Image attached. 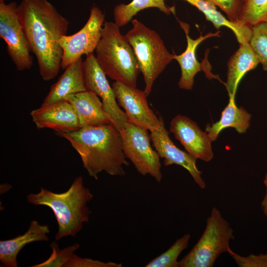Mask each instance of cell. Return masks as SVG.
Instances as JSON below:
<instances>
[{
    "mask_svg": "<svg viewBox=\"0 0 267 267\" xmlns=\"http://www.w3.org/2000/svg\"><path fill=\"white\" fill-rule=\"evenodd\" d=\"M17 12L42 79H53L61 68L63 49L59 42L67 35L69 21L47 0H22Z\"/></svg>",
    "mask_w": 267,
    "mask_h": 267,
    "instance_id": "obj_1",
    "label": "cell"
},
{
    "mask_svg": "<svg viewBox=\"0 0 267 267\" xmlns=\"http://www.w3.org/2000/svg\"><path fill=\"white\" fill-rule=\"evenodd\" d=\"M59 134L70 142L89 176L95 179L102 171L112 176L125 175L124 166L129 163L123 151L120 133L112 123Z\"/></svg>",
    "mask_w": 267,
    "mask_h": 267,
    "instance_id": "obj_2",
    "label": "cell"
},
{
    "mask_svg": "<svg viewBox=\"0 0 267 267\" xmlns=\"http://www.w3.org/2000/svg\"><path fill=\"white\" fill-rule=\"evenodd\" d=\"M93 198L89 189L84 186L83 178H75L70 188L62 193H54L41 187L39 192L27 195V201L35 206L48 207L53 212L58 223L55 240L71 235L75 237L88 222L91 213L87 205Z\"/></svg>",
    "mask_w": 267,
    "mask_h": 267,
    "instance_id": "obj_3",
    "label": "cell"
},
{
    "mask_svg": "<svg viewBox=\"0 0 267 267\" xmlns=\"http://www.w3.org/2000/svg\"><path fill=\"white\" fill-rule=\"evenodd\" d=\"M95 50L97 62L107 76L136 88L140 72L138 65L132 46L115 22H104Z\"/></svg>",
    "mask_w": 267,
    "mask_h": 267,
    "instance_id": "obj_4",
    "label": "cell"
},
{
    "mask_svg": "<svg viewBox=\"0 0 267 267\" xmlns=\"http://www.w3.org/2000/svg\"><path fill=\"white\" fill-rule=\"evenodd\" d=\"M132 23V28L125 36L133 49L148 96L155 81L174 59L175 54L169 52L156 31L135 19Z\"/></svg>",
    "mask_w": 267,
    "mask_h": 267,
    "instance_id": "obj_5",
    "label": "cell"
},
{
    "mask_svg": "<svg viewBox=\"0 0 267 267\" xmlns=\"http://www.w3.org/2000/svg\"><path fill=\"white\" fill-rule=\"evenodd\" d=\"M233 230L220 211L213 207L205 230L191 250L178 263V267H211L218 258L230 249Z\"/></svg>",
    "mask_w": 267,
    "mask_h": 267,
    "instance_id": "obj_6",
    "label": "cell"
},
{
    "mask_svg": "<svg viewBox=\"0 0 267 267\" xmlns=\"http://www.w3.org/2000/svg\"><path fill=\"white\" fill-rule=\"evenodd\" d=\"M119 132L126 158L130 160L140 175H149L157 182H161L162 174L160 157L151 146L148 131L127 122Z\"/></svg>",
    "mask_w": 267,
    "mask_h": 267,
    "instance_id": "obj_7",
    "label": "cell"
},
{
    "mask_svg": "<svg viewBox=\"0 0 267 267\" xmlns=\"http://www.w3.org/2000/svg\"><path fill=\"white\" fill-rule=\"evenodd\" d=\"M15 2L0 3V37L18 71L29 70L33 65L31 50L20 22Z\"/></svg>",
    "mask_w": 267,
    "mask_h": 267,
    "instance_id": "obj_8",
    "label": "cell"
},
{
    "mask_svg": "<svg viewBox=\"0 0 267 267\" xmlns=\"http://www.w3.org/2000/svg\"><path fill=\"white\" fill-rule=\"evenodd\" d=\"M105 14L93 5L88 21L83 27L71 35H64L59 40L63 49L61 68L67 67L81 58L92 53L101 38Z\"/></svg>",
    "mask_w": 267,
    "mask_h": 267,
    "instance_id": "obj_9",
    "label": "cell"
},
{
    "mask_svg": "<svg viewBox=\"0 0 267 267\" xmlns=\"http://www.w3.org/2000/svg\"><path fill=\"white\" fill-rule=\"evenodd\" d=\"M87 90L95 93L101 99L103 108L111 123L120 131L128 122L127 116L119 106L114 91L93 53L86 55L83 61Z\"/></svg>",
    "mask_w": 267,
    "mask_h": 267,
    "instance_id": "obj_10",
    "label": "cell"
},
{
    "mask_svg": "<svg viewBox=\"0 0 267 267\" xmlns=\"http://www.w3.org/2000/svg\"><path fill=\"white\" fill-rule=\"evenodd\" d=\"M117 101L124 110L128 122L150 132L158 129L161 118L150 108L144 90L115 81L112 84Z\"/></svg>",
    "mask_w": 267,
    "mask_h": 267,
    "instance_id": "obj_11",
    "label": "cell"
},
{
    "mask_svg": "<svg viewBox=\"0 0 267 267\" xmlns=\"http://www.w3.org/2000/svg\"><path fill=\"white\" fill-rule=\"evenodd\" d=\"M170 132L186 152L196 159L208 162L213 158L212 142L208 134L190 118L177 115L171 121Z\"/></svg>",
    "mask_w": 267,
    "mask_h": 267,
    "instance_id": "obj_12",
    "label": "cell"
},
{
    "mask_svg": "<svg viewBox=\"0 0 267 267\" xmlns=\"http://www.w3.org/2000/svg\"><path fill=\"white\" fill-rule=\"evenodd\" d=\"M150 136L155 150L160 157L164 159V165L176 164L182 167L189 173L201 188L205 187V182L201 177L202 173L196 165V159L174 144L169 136L162 117L160 127L151 131Z\"/></svg>",
    "mask_w": 267,
    "mask_h": 267,
    "instance_id": "obj_13",
    "label": "cell"
},
{
    "mask_svg": "<svg viewBox=\"0 0 267 267\" xmlns=\"http://www.w3.org/2000/svg\"><path fill=\"white\" fill-rule=\"evenodd\" d=\"M30 115L38 129H51L58 134L72 132L82 128L74 108L66 100L41 106L32 110Z\"/></svg>",
    "mask_w": 267,
    "mask_h": 267,
    "instance_id": "obj_14",
    "label": "cell"
},
{
    "mask_svg": "<svg viewBox=\"0 0 267 267\" xmlns=\"http://www.w3.org/2000/svg\"><path fill=\"white\" fill-rule=\"evenodd\" d=\"M181 28L184 31L187 41L185 51L179 55L175 54L174 59L179 64L181 77L178 85L180 89L191 90L194 85L196 74L202 70V65L197 60L196 50L198 46L207 39L213 37H220L219 31L216 33H209L205 36L201 35L196 39H192L189 35V26L187 23L179 21Z\"/></svg>",
    "mask_w": 267,
    "mask_h": 267,
    "instance_id": "obj_15",
    "label": "cell"
},
{
    "mask_svg": "<svg viewBox=\"0 0 267 267\" xmlns=\"http://www.w3.org/2000/svg\"><path fill=\"white\" fill-rule=\"evenodd\" d=\"M86 90L83 61L81 57L65 69L51 87L41 106L64 100L69 95Z\"/></svg>",
    "mask_w": 267,
    "mask_h": 267,
    "instance_id": "obj_16",
    "label": "cell"
},
{
    "mask_svg": "<svg viewBox=\"0 0 267 267\" xmlns=\"http://www.w3.org/2000/svg\"><path fill=\"white\" fill-rule=\"evenodd\" d=\"M65 100L74 108L82 127L111 123L102 101L94 92L86 90L67 96Z\"/></svg>",
    "mask_w": 267,
    "mask_h": 267,
    "instance_id": "obj_17",
    "label": "cell"
},
{
    "mask_svg": "<svg viewBox=\"0 0 267 267\" xmlns=\"http://www.w3.org/2000/svg\"><path fill=\"white\" fill-rule=\"evenodd\" d=\"M50 230L47 224H40L32 220L27 231L12 239L0 241V261L2 265L17 267V257L19 251L27 244L36 241H47Z\"/></svg>",
    "mask_w": 267,
    "mask_h": 267,
    "instance_id": "obj_18",
    "label": "cell"
},
{
    "mask_svg": "<svg viewBox=\"0 0 267 267\" xmlns=\"http://www.w3.org/2000/svg\"><path fill=\"white\" fill-rule=\"evenodd\" d=\"M260 63L249 42L239 44V48L227 62L225 87L229 96H235L239 83L248 72L255 69Z\"/></svg>",
    "mask_w": 267,
    "mask_h": 267,
    "instance_id": "obj_19",
    "label": "cell"
},
{
    "mask_svg": "<svg viewBox=\"0 0 267 267\" xmlns=\"http://www.w3.org/2000/svg\"><path fill=\"white\" fill-rule=\"evenodd\" d=\"M227 105L222 112L220 119L211 125L208 124L205 132L211 142L217 138L223 129L234 128L239 134H244L250 125L251 115L242 106L237 107L235 102V96H230Z\"/></svg>",
    "mask_w": 267,
    "mask_h": 267,
    "instance_id": "obj_20",
    "label": "cell"
},
{
    "mask_svg": "<svg viewBox=\"0 0 267 267\" xmlns=\"http://www.w3.org/2000/svg\"><path fill=\"white\" fill-rule=\"evenodd\" d=\"M195 6L205 16L217 29L225 26L232 31L239 44L249 42L252 36V27L230 21L219 11L216 6L206 0H184Z\"/></svg>",
    "mask_w": 267,
    "mask_h": 267,
    "instance_id": "obj_21",
    "label": "cell"
},
{
    "mask_svg": "<svg viewBox=\"0 0 267 267\" xmlns=\"http://www.w3.org/2000/svg\"><path fill=\"white\" fill-rule=\"evenodd\" d=\"M150 7L158 8L166 15L175 13V7H169L164 0H133L128 4L120 3L113 10L115 23L120 28L127 24L138 12Z\"/></svg>",
    "mask_w": 267,
    "mask_h": 267,
    "instance_id": "obj_22",
    "label": "cell"
},
{
    "mask_svg": "<svg viewBox=\"0 0 267 267\" xmlns=\"http://www.w3.org/2000/svg\"><path fill=\"white\" fill-rule=\"evenodd\" d=\"M190 235L186 233L178 239L165 252L157 256L145 267H178V258L180 253L187 248Z\"/></svg>",
    "mask_w": 267,
    "mask_h": 267,
    "instance_id": "obj_23",
    "label": "cell"
},
{
    "mask_svg": "<svg viewBox=\"0 0 267 267\" xmlns=\"http://www.w3.org/2000/svg\"><path fill=\"white\" fill-rule=\"evenodd\" d=\"M267 22V0H244L239 23L250 27Z\"/></svg>",
    "mask_w": 267,
    "mask_h": 267,
    "instance_id": "obj_24",
    "label": "cell"
},
{
    "mask_svg": "<svg viewBox=\"0 0 267 267\" xmlns=\"http://www.w3.org/2000/svg\"><path fill=\"white\" fill-rule=\"evenodd\" d=\"M249 43L264 71H267V22H261L252 27Z\"/></svg>",
    "mask_w": 267,
    "mask_h": 267,
    "instance_id": "obj_25",
    "label": "cell"
},
{
    "mask_svg": "<svg viewBox=\"0 0 267 267\" xmlns=\"http://www.w3.org/2000/svg\"><path fill=\"white\" fill-rule=\"evenodd\" d=\"M50 246L52 252L49 257L44 262L32 267H64L65 265L70 260L80 245L78 244H75L60 250L57 243L53 241L50 244Z\"/></svg>",
    "mask_w": 267,
    "mask_h": 267,
    "instance_id": "obj_26",
    "label": "cell"
},
{
    "mask_svg": "<svg viewBox=\"0 0 267 267\" xmlns=\"http://www.w3.org/2000/svg\"><path fill=\"white\" fill-rule=\"evenodd\" d=\"M219 7L230 21L239 23L244 0H206Z\"/></svg>",
    "mask_w": 267,
    "mask_h": 267,
    "instance_id": "obj_27",
    "label": "cell"
},
{
    "mask_svg": "<svg viewBox=\"0 0 267 267\" xmlns=\"http://www.w3.org/2000/svg\"><path fill=\"white\" fill-rule=\"evenodd\" d=\"M227 253L239 267H267V254L242 256L229 249Z\"/></svg>",
    "mask_w": 267,
    "mask_h": 267,
    "instance_id": "obj_28",
    "label": "cell"
},
{
    "mask_svg": "<svg viewBox=\"0 0 267 267\" xmlns=\"http://www.w3.org/2000/svg\"><path fill=\"white\" fill-rule=\"evenodd\" d=\"M122 265L112 262H104L90 258H83L73 254L64 267H121Z\"/></svg>",
    "mask_w": 267,
    "mask_h": 267,
    "instance_id": "obj_29",
    "label": "cell"
},
{
    "mask_svg": "<svg viewBox=\"0 0 267 267\" xmlns=\"http://www.w3.org/2000/svg\"><path fill=\"white\" fill-rule=\"evenodd\" d=\"M261 208L264 214L267 216V193L261 202Z\"/></svg>",
    "mask_w": 267,
    "mask_h": 267,
    "instance_id": "obj_30",
    "label": "cell"
},
{
    "mask_svg": "<svg viewBox=\"0 0 267 267\" xmlns=\"http://www.w3.org/2000/svg\"><path fill=\"white\" fill-rule=\"evenodd\" d=\"M264 183L266 188V193H267V172L265 175V178L264 180Z\"/></svg>",
    "mask_w": 267,
    "mask_h": 267,
    "instance_id": "obj_31",
    "label": "cell"
},
{
    "mask_svg": "<svg viewBox=\"0 0 267 267\" xmlns=\"http://www.w3.org/2000/svg\"><path fill=\"white\" fill-rule=\"evenodd\" d=\"M5 0H0V3H4Z\"/></svg>",
    "mask_w": 267,
    "mask_h": 267,
    "instance_id": "obj_32",
    "label": "cell"
}]
</instances>
